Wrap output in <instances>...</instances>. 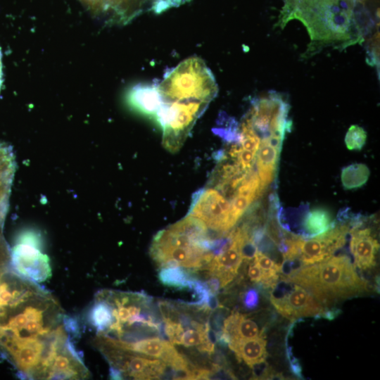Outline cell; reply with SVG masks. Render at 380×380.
I'll return each instance as SVG.
<instances>
[{"label":"cell","mask_w":380,"mask_h":380,"mask_svg":"<svg viewBox=\"0 0 380 380\" xmlns=\"http://www.w3.org/2000/svg\"><path fill=\"white\" fill-rule=\"evenodd\" d=\"M159 107L153 115L163 129V144L178 150L196 120L217 96L218 86L205 63L189 58L153 84Z\"/></svg>","instance_id":"cell-1"},{"label":"cell","mask_w":380,"mask_h":380,"mask_svg":"<svg viewBox=\"0 0 380 380\" xmlns=\"http://www.w3.org/2000/svg\"><path fill=\"white\" fill-rule=\"evenodd\" d=\"M275 26L284 28L297 20L305 27L310 39L308 58L322 49L343 50L361 44L369 33L357 15V0H282Z\"/></svg>","instance_id":"cell-2"},{"label":"cell","mask_w":380,"mask_h":380,"mask_svg":"<svg viewBox=\"0 0 380 380\" xmlns=\"http://www.w3.org/2000/svg\"><path fill=\"white\" fill-rule=\"evenodd\" d=\"M281 278L285 282L303 287L327 307L369 291L367 281L358 275L355 265L346 255L300 266L283 274Z\"/></svg>","instance_id":"cell-3"},{"label":"cell","mask_w":380,"mask_h":380,"mask_svg":"<svg viewBox=\"0 0 380 380\" xmlns=\"http://www.w3.org/2000/svg\"><path fill=\"white\" fill-rule=\"evenodd\" d=\"M349 232L348 225L340 224L310 239L300 236L286 239L282 251L284 262L298 260L302 266L324 261L344 245Z\"/></svg>","instance_id":"cell-4"},{"label":"cell","mask_w":380,"mask_h":380,"mask_svg":"<svg viewBox=\"0 0 380 380\" xmlns=\"http://www.w3.org/2000/svg\"><path fill=\"white\" fill-rule=\"evenodd\" d=\"M38 236L32 232L20 235L11 250L15 270L30 280L44 281L51 276L48 257L39 249Z\"/></svg>","instance_id":"cell-5"},{"label":"cell","mask_w":380,"mask_h":380,"mask_svg":"<svg viewBox=\"0 0 380 380\" xmlns=\"http://www.w3.org/2000/svg\"><path fill=\"white\" fill-rule=\"evenodd\" d=\"M188 215L198 218L207 227L223 234L233 227L230 203L214 189H202L195 194Z\"/></svg>","instance_id":"cell-6"},{"label":"cell","mask_w":380,"mask_h":380,"mask_svg":"<svg viewBox=\"0 0 380 380\" xmlns=\"http://www.w3.org/2000/svg\"><path fill=\"white\" fill-rule=\"evenodd\" d=\"M229 234L228 246L222 253L215 255L205 267L211 277L219 280L220 287L227 285L236 275L243 260L242 247L251 236L245 226L233 230Z\"/></svg>","instance_id":"cell-7"},{"label":"cell","mask_w":380,"mask_h":380,"mask_svg":"<svg viewBox=\"0 0 380 380\" xmlns=\"http://www.w3.org/2000/svg\"><path fill=\"white\" fill-rule=\"evenodd\" d=\"M293 284L292 289L281 296L271 293L270 302L278 313L291 321L305 317H323L326 308L307 290Z\"/></svg>","instance_id":"cell-8"},{"label":"cell","mask_w":380,"mask_h":380,"mask_svg":"<svg viewBox=\"0 0 380 380\" xmlns=\"http://www.w3.org/2000/svg\"><path fill=\"white\" fill-rule=\"evenodd\" d=\"M150 254L160 268L180 266L197 270L204 269L215 256L210 251L199 248H182L153 242L151 246Z\"/></svg>","instance_id":"cell-9"},{"label":"cell","mask_w":380,"mask_h":380,"mask_svg":"<svg viewBox=\"0 0 380 380\" xmlns=\"http://www.w3.org/2000/svg\"><path fill=\"white\" fill-rule=\"evenodd\" d=\"M350 248L354 258V265L362 270L372 268L376 264V255L379 248L377 240L369 228L359 225L350 229Z\"/></svg>","instance_id":"cell-10"},{"label":"cell","mask_w":380,"mask_h":380,"mask_svg":"<svg viewBox=\"0 0 380 380\" xmlns=\"http://www.w3.org/2000/svg\"><path fill=\"white\" fill-rule=\"evenodd\" d=\"M284 137L271 136L261 139L257 151L256 164L260 184L265 190L272 182Z\"/></svg>","instance_id":"cell-11"},{"label":"cell","mask_w":380,"mask_h":380,"mask_svg":"<svg viewBox=\"0 0 380 380\" xmlns=\"http://www.w3.org/2000/svg\"><path fill=\"white\" fill-rule=\"evenodd\" d=\"M265 336L264 329L251 319L238 312H232L224 321L222 331L216 332V341L228 344L231 341Z\"/></svg>","instance_id":"cell-12"},{"label":"cell","mask_w":380,"mask_h":380,"mask_svg":"<svg viewBox=\"0 0 380 380\" xmlns=\"http://www.w3.org/2000/svg\"><path fill=\"white\" fill-rule=\"evenodd\" d=\"M227 345L239 360L251 368L264 363L268 355L265 336L234 341Z\"/></svg>","instance_id":"cell-13"},{"label":"cell","mask_w":380,"mask_h":380,"mask_svg":"<svg viewBox=\"0 0 380 380\" xmlns=\"http://www.w3.org/2000/svg\"><path fill=\"white\" fill-rule=\"evenodd\" d=\"M334 225L331 213L324 208L311 210L306 214L303 222L305 233L310 237L321 234Z\"/></svg>","instance_id":"cell-14"},{"label":"cell","mask_w":380,"mask_h":380,"mask_svg":"<svg viewBox=\"0 0 380 380\" xmlns=\"http://www.w3.org/2000/svg\"><path fill=\"white\" fill-rule=\"evenodd\" d=\"M370 175L368 167L363 163H354L341 170V183L345 189L361 187L367 182Z\"/></svg>","instance_id":"cell-15"},{"label":"cell","mask_w":380,"mask_h":380,"mask_svg":"<svg viewBox=\"0 0 380 380\" xmlns=\"http://www.w3.org/2000/svg\"><path fill=\"white\" fill-rule=\"evenodd\" d=\"M158 279L163 284L167 286L184 289H190L194 278L191 277L180 266H177L161 268L158 273Z\"/></svg>","instance_id":"cell-16"},{"label":"cell","mask_w":380,"mask_h":380,"mask_svg":"<svg viewBox=\"0 0 380 380\" xmlns=\"http://www.w3.org/2000/svg\"><path fill=\"white\" fill-rule=\"evenodd\" d=\"M367 140V132L359 125H351L346 134L345 144L348 149L353 151L361 150Z\"/></svg>","instance_id":"cell-17"},{"label":"cell","mask_w":380,"mask_h":380,"mask_svg":"<svg viewBox=\"0 0 380 380\" xmlns=\"http://www.w3.org/2000/svg\"><path fill=\"white\" fill-rule=\"evenodd\" d=\"M254 201L252 198L235 193L230 203V220L233 227Z\"/></svg>","instance_id":"cell-18"},{"label":"cell","mask_w":380,"mask_h":380,"mask_svg":"<svg viewBox=\"0 0 380 380\" xmlns=\"http://www.w3.org/2000/svg\"><path fill=\"white\" fill-rule=\"evenodd\" d=\"M253 258V262L265 272L278 276L282 274L283 265L277 263L258 249L254 254Z\"/></svg>","instance_id":"cell-19"},{"label":"cell","mask_w":380,"mask_h":380,"mask_svg":"<svg viewBox=\"0 0 380 380\" xmlns=\"http://www.w3.org/2000/svg\"><path fill=\"white\" fill-rule=\"evenodd\" d=\"M163 332L172 344H179L180 338L184 328L179 322L171 320L164 321Z\"/></svg>","instance_id":"cell-20"},{"label":"cell","mask_w":380,"mask_h":380,"mask_svg":"<svg viewBox=\"0 0 380 380\" xmlns=\"http://www.w3.org/2000/svg\"><path fill=\"white\" fill-rule=\"evenodd\" d=\"M258 293L254 289L248 290L243 298V304L248 309H253L258 304Z\"/></svg>","instance_id":"cell-21"},{"label":"cell","mask_w":380,"mask_h":380,"mask_svg":"<svg viewBox=\"0 0 380 380\" xmlns=\"http://www.w3.org/2000/svg\"><path fill=\"white\" fill-rule=\"evenodd\" d=\"M2 83V65H1V55L0 51V89Z\"/></svg>","instance_id":"cell-22"}]
</instances>
